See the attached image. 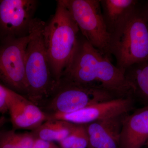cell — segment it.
I'll list each match as a JSON object with an SVG mask.
<instances>
[{
    "instance_id": "cell-1",
    "label": "cell",
    "mask_w": 148,
    "mask_h": 148,
    "mask_svg": "<svg viewBox=\"0 0 148 148\" xmlns=\"http://www.w3.org/2000/svg\"><path fill=\"white\" fill-rule=\"evenodd\" d=\"M110 58L82 35L75 52L60 79L109 92L116 98L133 97L124 73L112 63Z\"/></svg>"
},
{
    "instance_id": "cell-2",
    "label": "cell",
    "mask_w": 148,
    "mask_h": 148,
    "mask_svg": "<svg viewBox=\"0 0 148 148\" xmlns=\"http://www.w3.org/2000/svg\"><path fill=\"white\" fill-rule=\"evenodd\" d=\"M56 3L55 13L45 22L43 35L51 72L58 82L75 52L82 34L62 0Z\"/></svg>"
},
{
    "instance_id": "cell-3",
    "label": "cell",
    "mask_w": 148,
    "mask_h": 148,
    "mask_svg": "<svg viewBox=\"0 0 148 148\" xmlns=\"http://www.w3.org/2000/svg\"><path fill=\"white\" fill-rule=\"evenodd\" d=\"M45 24L38 18L33 20L25 54L27 98L38 107L50 95L58 82L52 75L45 44Z\"/></svg>"
},
{
    "instance_id": "cell-4",
    "label": "cell",
    "mask_w": 148,
    "mask_h": 148,
    "mask_svg": "<svg viewBox=\"0 0 148 148\" xmlns=\"http://www.w3.org/2000/svg\"><path fill=\"white\" fill-rule=\"evenodd\" d=\"M140 3L126 22L110 36V51L124 73L134 64L148 61V24Z\"/></svg>"
},
{
    "instance_id": "cell-5",
    "label": "cell",
    "mask_w": 148,
    "mask_h": 148,
    "mask_svg": "<svg viewBox=\"0 0 148 148\" xmlns=\"http://www.w3.org/2000/svg\"><path fill=\"white\" fill-rule=\"evenodd\" d=\"M115 98H116L109 92L60 79L50 95L39 107L47 116L67 114Z\"/></svg>"
},
{
    "instance_id": "cell-6",
    "label": "cell",
    "mask_w": 148,
    "mask_h": 148,
    "mask_svg": "<svg viewBox=\"0 0 148 148\" xmlns=\"http://www.w3.org/2000/svg\"><path fill=\"white\" fill-rule=\"evenodd\" d=\"M82 35L103 54L111 57L110 35L103 20L100 0H62Z\"/></svg>"
},
{
    "instance_id": "cell-7",
    "label": "cell",
    "mask_w": 148,
    "mask_h": 148,
    "mask_svg": "<svg viewBox=\"0 0 148 148\" xmlns=\"http://www.w3.org/2000/svg\"><path fill=\"white\" fill-rule=\"evenodd\" d=\"M30 35L0 40V83L27 98L25 60Z\"/></svg>"
},
{
    "instance_id": "cell-8",
    "label": "cell",
    "mask_w": 148,
    "mask_h": 148,
    "mask_svg": "<svg viewBox=\"0 0 148 148\" xmlns=\"http://www.w3.org/2000/svg\"><path fill=\"white\" fill-rule=\"evenodd\" d=\"M38 3L36 0H0V40L29 35Z\"/></svg>"
},
{
    "instance_id": "cell-9",
    "label": "cell",
    "mask_w": 148,
    "mask_h": 148,
    "mask_svg": "<svg viewBox=\"0 0 148 148\" xmlns=\"http://www.w3.org/2000/svg\"><path fill=\"white\" fill-rule=\"evenodd\" d=\"M135 99L131 97L115 98L90 105L73 112L47 116L48 120H61L74 124L86 125L128 114L133 108Z\"/></svg>"
},
{
    "instance_id": "cell-10",
    "label": "cell",
    "mask_w": 148,
    "mask_h": 148,
    "mask_svg": "<svg viewBox=\"0 0 148 148\" xmlns=\"http://www.w3.org/2000/svg\"><path fill=\"white\" fill-rule=\"evenodd\" d=\"M12 129H36L47 120L46 114L28 98L13 91L8 101Z\"/></svg>"
},
{
    "instance_id": "cell-11",
    "label": "cell",
    "mask_w": 148,
    "mask_h": 148,
    "mask_svg": "<svg viewBox=\"0 0 148 148\" xmlns=\"http://www.w3.org/2000/svg\"><path fill=\"white\" fill-rule=\"evenodd\" d=\"M126 114L85 125L89 140L88 148H120L123 119Z\"/></svg>"
},
{
    "instance_id": "cell-12",
    "label": "cell",
    "mask_w": 148,
    "mask_h": 148,
    "mask_svg": "<svg viewBox=\"0 0 148 148\" xmlns=\"http://www.w3.org/2000/svg\"><path fill=\"white\" fill-rule=\"evenodd\" d=\"M148 141V106L123 119L120 148H141Z\"/></svg>"
},
{
    "instance_id": "cell-13",
    "label": "cell",
    "mask_w": 148,
    "mask_h": 148,
    "mask_svg": "<svg viewBox=\"0 0 148 148\" xmlns=\"http://www.w3.org/2000/svg\"><path fill=\"white\" fill-rule=\"evenodd\" d=\"M103 20L110 36L126 22L139 5L135 0H100Z\"/></svg>"
},
{
    "instance_id": "cell-14",
    "label": "cell",
    "mask_w": 148,
    "mask_h": 148,
    "mask_svg": "<svg viewBox=\"0 0 148 148\" xmlns=\"http://www.w3.org/2000/svg\"><path fill=\"white\" fill-rule=\"evenodd\" d=\"M125 78L132 88L134 98L148 106V61L134 64L124 72Z\"/></svg>"
},
{
    "instance_id": "cell-15",
    "label": "cell",
    "mask_w": 148,
    "mask_h": 148,
    "mask_svg": "<svg viewBox=\"0 0 148 148\" xmlns=\"http://www.w3.org/2000/svg\"><path fill=\"white\" fill-rule=\"evenodd\" d=\"M76 124L58 119H49L31 131L36 139L59 143L72 132Z\"/></svg>"
},
{
    "instance_id": "cell-16",
    "label": "cell",
    "mask_w": 148,
    "mask_h": 148,
    "mask_svg": "<svg viewBox=\"0 0 148 148\" xmlns=\"http://www.w3.org/2000/svg\"><path fill=\"white\" fill-rule=\"evenodd\" d=\"M15 130H0V148H16Z\"/></svg>"
},
{
    "instance_id": "cell-17",
    "label": "cell",
    "mask_w": 148,
    "mask_h": 148,
    "mask_svg": "<svg viewBox=\"0 0 148 148\" xmlns=\"http://www.w3.org/2000/svg\"><path fill=\"white\" fill-rule=\"evenodd\" d=\"M36 140L31 132H16V148H34Z\"/></svg>"
},
{
    "instance_id": "cell-18",
    "label": "cell",
    "mask_w": 148,
    "mask_h": 148,
    "mask_svg": "<svg viewBox=\"0 0 148 148\" xmlns=\"http://www.w3.org/2000/svg\"><path fill=\"white\" fill-rule=\"evenodd\" d=\"M13 91L0 83V113L8 112V101Z\"/></svg>"
},
{
    "instance_id": "cell-19",
    "label": "cell",
    "mask_w": 148,
    "mask_h": 148,
    "mask_svg": "<svg viewBox=\"0 0 148 148\" xmlns=\"http://www.w3.org/2000/svg\"><path fill=\"white\" fill-rule=\"evenodd\" d=\"M88 135L85 125H80L78 135L71 148H86L88 145Z\"/></svg>"
},
{
    "instance_id": "cell-20",
    "label": "cell",
    "mask_w": 148,
    "mask_h": 148,
    "mask_svg": "<svg viewBox=\"0 0 148 148\" xmlns=\"http://www.w3.org/2000/svg\"><path fill=\"white\" fill-rule=\"evenodd\" d=\"M34 148H61L55 143L46 140L36 139Z\"/></svg>"
},
{
    "instance_id": "cell-21",
    "label": "cell",
    "mask_w": 148,
    "mask_h": 148,
    "mask_svg": "<svg viewBox=\"0 0 148 148\" xmlns=\"http://www.w3.org/2000/svg\"><path fill=\"white\" fill-rule=\"evenodd\" d=\"M140 9L141 14L148 24V1L143 4H140Z\"/></svg>"
},
{
    "instance_id": "cell-22",
    "label": "cell",
    "mask_w": 148,
    "mask_h": 148,
    "mask_svg": "<svg viewBox=\"0 0 148 148\" xmlns=\"http://www.w3.org/2000/svg\"><path fill=\"white\" fill-rule=\"evenodd\" d=\"M147 143H148V141H147Z\"/></svg>"
}]
</instances>
